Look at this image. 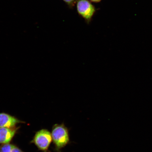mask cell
<instances>
[{"label": "cell", "mask_w": 152, "mask_h": 152, "mask_svg": "<svg viewBox=\"0 0 152 152\" xmlns=\"http://www.w3.org/2000/svg\"><path fill=\"white\" fill-rule=\"evenodd\" d=\"M51 134L55 152H61L64 148L71 143L69 129L64 123L53 125Z\"/></svg>", "instance_id": "cell-1"}, {"label": "cell", "mask_w": 152, "mask_h": 152, "mask_svg": "<svg viewBox=\"0 0 152 152\" xmlns=\"http://www.w3.org/2000/svg\"><path fill=\"white\" fill-rule=\"evenodd\" d=\"M52 142V134L47 129H42L36 132L31 143H33L39 151L48 152Z\"/></svg>", "instance_id": "cell-2"}, {"label": "cell", "mask_w": 152, "mask_h": 152, "mask_svg": "<svg viewBox=\"0 0 152 152\" xmlns=\"http://www.w3.org/2000/svg\"><path fill=\"white\" fill-rule=\"evenodd\" d=\"M76 4L78 14L87 24L90 23L96 12V7L89 0H77Z\"/></svg>", "instance_id": "cell-3"}, {"label": "cell", "mask_w": 152, "mask_h": 152, "mask_svg": "<svg viewBox=\"0 0 152 152\" xmlns=\"http://www.w3.org/2000/svg\"><path fill=\"white\" fill-rule=\"evenodd\" d=\"M23 123V121L9 114L0 113V128H14L18 124Z\"/></svg>", "instance_id": "cell-4"}, {"label": "cell", "mask_w": 152, "mask_h": 152, "mask_svg": "<svg viewBox=\"0 0 152 152\" xmlns=\"http://www.w3.org/2000/svg\"><path fill=\"white\" fill-rule=\"evenodd\" d=\"M18 128H0V144L9 143L16 133Z\"/></svg>", "instance_id": "cell-5"}, {"label": "cell", "mask_w": 152, "mask_h": 152, "mask_svg": "<svg viewBox=\"0 0 152 152\" xmlns=\"http://www.w3.org/2000/svg\"><path fill=\"white\" fill-rule=\"evenodd\" d=\"M15 146L9 143L2 144L0 146V152H11Z\"/></svg>", "instance_id": "cell-6"}, {"label": "cell", "mask_w": 152, "mask_h": 152, "mask_svg": "<svg viewBox=\"0 0 152 152\" xmlns=\"http://www.w3.org/2000/svg\"><path fill=\"white\" fill-rule=\"evenodd\" d=\"M69 8L73 9L77 3V0H62Z\"/></svg>", "instance_id": "cell-7"}, {"label": "cell", "mask_w": 152, "mask_h": 152, "mask_svg": "<svg viewBox=\"0 0 152 152\" xmlns=\"http://www.w3.org/2000/svg\"><path fill=\"white\" fill-rule=\"evenodd\" d=\"M11 152H24L23 151H22L21 150L19 149L18 148V147H15L13 148V149L12 150V151H11Z\"/></svg>", "instance_id": "cell-8"}, {"label": "cell", "mask_w": 152, "mask_h": 152, "mask_svg": "<svg viewBox=\"0 0 152 152\" xmlns=\"http://www.w3.org/2000/svg\"><path fill=\"white\" fill-rule=\"evenodd\" d=\"M89 1L93 3H98L100 2L102 0H89Z\"/></svg>", "instance_id": "cell-9"}]
</instances>
